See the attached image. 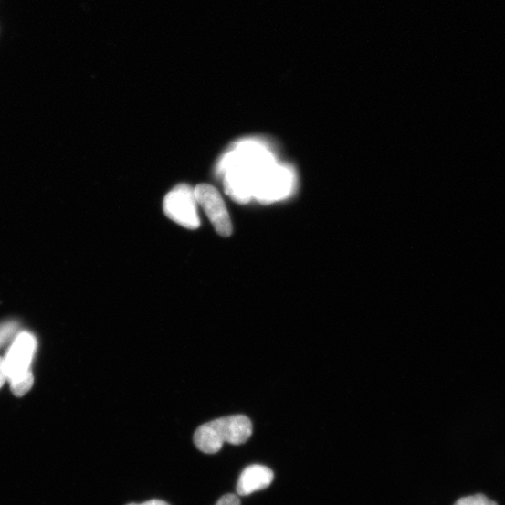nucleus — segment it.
Here are the masks:
<instances>
[{
	"label": "nucleus",
	"mask_w": 505,
	"mask_h": 505,
	"mask_svg": "<svg viewBox=\"0 0 505 505\" xmlns=\"http://www.w3.org/2000/svg\"><path fill=\"white\" fill-rule=\"evenodd\" d=\"M278 164L274 153L263 143H241L222 163L226 192L239 203L248 202Z\"/></svg>",
	"instance_id": "nucleus-1"
},
{
	"label": "nucleus",
	"mask_w": 505,
	"mask_h": 505,
	"mask_svg": "<svg viewBox=\"0 0 505 505\" xmlns=\"http://www.w3.org/2000/svg\"><path fill=\"white\" fill-rule=\"evenodd\" d=\"M253 433L251 420L244 415L229 416L207 422L194 435V444L206 454L220 451L225 443L239 446L249 440Z\"/></svg>",
	"instance_id": "nucleus-2"
},
{
	"label": "nucleus",
	"mask_w": 505,
	"mask_h": 505,
	"mask_svg": "<svg viewBox=\"0 0 505 505\" xmlns=\"http://www.w3.org/2000/svg\"><path fill=\"white\" fill-rule=\"evenodd\" d=\"M37 341L28 332L17 336L3 359V368L11 391L16 397L27 394L34 384L31 364L36 353Z\"/></svg>",
	"instance_id": "nucleus-3"
},
{
	"label": "nucleus",
	"mask_w": 505,
	"mask_h": 505,
	"mask_svg": "<svg viewBox=\"0 0 505 505\" xmlns=\"http://www.w3.org/2000/svg\"><path fill=\"white\" fill-rule=\"evenodd\" d=\"M197 206L195 193L186 184L176 186L164 200L165 215L188 229H196L201 225Z\"/></svg>",
	"instance_id": "nucleus-4"
},
{
	"label": "nucleus",
	"mask_w": 505,
	"mask_h": 505,
	"mask_svg": "<svg viewBox=\"0 0 505 505\" xmlns=\"http://www.w3.org/2000/svg\"><path fill=\"white\" fill-rule=\"evenodd\" d=\"M194 193L198 205L203 207L218 235L224 237H230L232 224L220 193L206 184L197 185Z\"/></svg>",
	"instance_id": "nucleus-5"
},
{
	"label": "nucleus",
	"mask_w": 505,
	"mask_h": 505,
	"mask_svg": "<svg viewBox=\"0 0 505 505\" xmlns=\"http://www.w3.org/2000/svg\"><path fill=\"white\" fill-rule=\"evenodd\" d=\"M273 471L263 465H250L240 476L237 484V494L247 496L256 491L267 489L273 482Z\"/></svg>",
	"instance_id": "nucleus-6"
},
{
	"label": "nucleus",
	"mask_w": 505,
	"mask_h": 505,
	"mask_svg": "<svg viewBox=\"0 0 505 505\" xmlns=\"http://www.w3.org/2000/svg\"><path fill=\"white\" fill-rule=\"evenodd\" d=\"M454 505H498L483 494H477L459 499Z\"/></svg>",
	"instance_id": "nucleus-7"
},
{
	"label": "nucleus",
	"mask_w": 505,
	"mask_h": 505,
	"mask_svg": "<svg viewBox=\"0 0 505 505\" xmlns=\"http://www.w3.org/2000/svg\"><path fill=\"white\" fill-rule=\"evenodd\" d=\"M216 505H241V500L237 495L226 494L221 497Z\"/></svg>",
	"instance_id": "nucleus-8"
},
{
	"label": "nucleus",
	"mask_w": 505,
	"mask_h": 505,
	"mask_svg": "<svg viewBox=\"0 0 505 505\" xmlns=\"http://www.w3.org/2000/svg\"><path fill=\"white\" fill-rule=\"evenodd\" d=\"M16 329V324H7L5 327L0 329V341L5 340L9 337Z\"/></svg>",
	"instance_id": "nucleus-9"
},
{
	"label": "nucleus",
	"mask_w": 505,
	"mask_h": 505,
	"mask_svg": "<svg viewBox=\"0 0 505 505\" xmlns=\"http://www.w3.org/2000/svg\"><path fill=\"white\" fill-rule=\"evenodd\" d=\"M128 505H170V504L167 503L164 500H151L140 503V504H138V503H130Z\"/></svg>",
	"instance_id": "nucleus-10"
},
{
	"label": "nucleus",
	"mask_w": 505,
	"mask_h": 505,
	"mask_svg": "<svg viewBox=\"0 0 505 505\" xmlns=\"http://www.w3.org/2000/svg\"><path fill=\"white\" fill-rule=\"evenodd\" d=\"M6 381H7V379H6V376L5 374L4 368H3V359L0 358V388L3 387V385L5 384V383Z\"/></svg>",
	"instance_id": "nucleus-11"
}]
</instances>
